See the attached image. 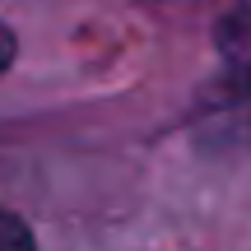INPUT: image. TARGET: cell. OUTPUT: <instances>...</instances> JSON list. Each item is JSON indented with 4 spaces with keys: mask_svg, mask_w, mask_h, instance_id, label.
I'll return each mask as SVG.
<instances>
[{
    "mask_svg": "<svg viewBox=\"0 0 251 251\" xmlns=\"http://www.w3.org/2000/svg\"><path fill=\"white\" fill-rule=\"evenodd\" d=\"M0 251H37L33 233H28L14 214H5V209H0Z\"/></svg>",
    "mask_w": 251,
    "mask_h": 251,
    "instance_id": "2",
    "label": "cell"
},
{
    "mask_svg": "<svg viewBox=\"0 0 251 251\" xmlns=\"http://www.w3.org/2000/svg\"><path fill=\"white\" fill-rule=\"evenodd\" d=\"M247 5H251V0H247Z\"/></svg>",
    "mask_w": 251,
    "mask_h": 251,
    "instance_id": "4",
    "label": "cell"
},
{
    "mask_svg": "<svg viewBox=\"0 0 251 251\" xmlns=\"http://www.w3.org/2000/svg\"><path fill=\"white\" fill-rule=\"evenodd\" d=\"M219 51L228 61V79L242 93H251V5H242L219 24Z\"/></svg>",
    "mask_w": 251,
    "mask_h": 251,
    "instance_id": "1",
    "label": "cell"
},
{
    "mask_svg": "<svg viewBox=\"0 0 251 251\" xmlns=\"http://www.w3.org/2000/svg\"><path fill=\"white\" fill-rule=\"evenodd\" d=\"M14 51H19V47H14V33H9V28L0 24V75H5L9 65H14Z\"/></svg>",
    "mask_w": 251,
    "mask_h": 251,
    "instance_id": "3",
    "label": "cell"
}]
</instances>
